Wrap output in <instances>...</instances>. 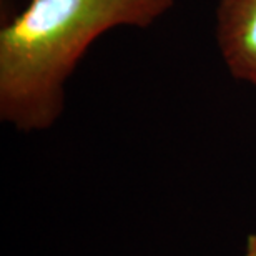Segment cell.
Returning <instances> with one entry per match:
<instances>
[{
  "label": "cell",
  "instance_id": "7a4b0ae2",
  "mask_svg": "<svg viewBox=\"0 0 256 256\" xmlns=\"http://www.w3.org/2000/svg\"><path fill=\"white\" fill-rule=\"evenodd\" d=\"M216 44L232 76L256 86V0H220Z\"/></svg>",
  "mask_w": 256,
  "mask_h": 256
},
{
  "label": "cell",
  "instance_id": "3957f363",
  "mask_svg": "<svg viewBox=\"0 0 256 256\" xmlns=\"http://www.w3.org/2000/svg\"><path fill=\"white\" fill-rule=\"evenodd\" d=\"M244 256H256V233L250 234L246 246H244Z\"/></svg>",
  "mask_w": 256,
  "mask_h": 256
},
{
  "label": "cell",
  "instance_id": "6da1fadb",
  "mask_svg": "<svg viewBox=\"0 0 256 256\" xmlns=\"http://www.w3.org/2000/svg\"><path fill=\"white\" fill-rule=\"evenodd\" d=\"M173 0H30L0 32V118L42 132L60 118L70 75L102 35L150 27Z\"/></svg>",
  "mask_w": 256,
  "mask_h": 256
}]
</instances>
